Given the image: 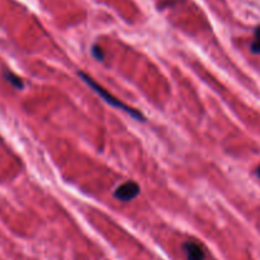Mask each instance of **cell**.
Returning <instances> with one entry per match:
<instances>
[{
	"mask_svg": "<svg viewBox=\"0 0 260 260\" xmlns=\"http://www.w3.org/2000/svg\"><path fill=\"white\" fill-rule=\"evenodd\" d=\"M78 76L81 77L82 81H83L84 83L87 84V86L91 87V88L93 89V91L96 92L97 94H99V96H101L102 99H104L105 101L107 102V104L111 105L112 107H116V109L122 110V111H125V112H126V114H129L130 116H133L134 119L139 120V121H144V116H143V115H142L141 111H138V110H137V109H133V107H129V106H127V105H125L124 102L120 101L119 99H116V97H115V96H112V94L110 93L109 91H106V89H105L104 87L100 86V84L97 83V82L94 81L93 78H92V77L87 76V74L83 73V72H79Z\"/></svg>",
	"mask_w": 260,
	"mask_h": 260,
	"instance_id": "cell-1",
	"label": "cell"
},
{
	"mask_svg": "<svg viewBox=\"0 0 260 260\" xmlns=\"http://www.w3.org/2000/svg\"><path fill=\"white\" fill-rule=\"evenodd\" d=\"M141 194V186L136 181H126L119 185L114 192V197L121 202H130Z\"/></svg>",
	"mask_w": 260,
	"mask_h": 260,
	"instance_id": "cell-2",
	"label": "cell"
},
{
	"mask_svg": "<svg viewBox=\"0 0 260 260\" xmlns=\"http://www.w3.org/2000/svg\"><path fill=\"white\" fill-rule=\"evenodd\" d=\"M187 260H206V250L199 242L186 241L182 246Z\"/></svg>",
	"mask_w": 260,
	"mask_h": 260,
	"instance_id": "cell-3",
	"label": "cell"
},
{
	"mask_svg": "<svg viewBox=\"0 0 260 260\" xmlns=\"http://www.w3.org/2000/svg\"><path fill=\"white\" fill-rule=\"evenodd\" d=\"M4 77H6L7 81H8L14 88L17 89L23 88V82H22V79L19 78V77H17L16 74L11 73V72H6V73H4Z\"/></svg>",
	"mask_w": 260,
	"mask_h": 260,
	"instance_id": "cell-4",
	"label": "cell"
},
{
	"mask_svg": "<svg viewBox=\"0 0 260 260\" xmlns=\"http://www.w3.org/2000/svg\"><path fill=\"white\" fill-rule=\"evenodd\" d=\"M250 50L252 54H260V27H257L254 32V40L250 45Z\"/></svg>",
	"mask_w": 260,
	"mask_h": 260,
	"instance_id": "cell-5",
	"label": "cell"
},
{
	"mask_svg": "<svg viewBox=\"0 0 260 260\" xmlns=\"http://www.w3.org/2000/svg\"><path fill=\"white\" fill-rule=\"evenodd\" d=\"M92 55H93L97 60H104V52H102V49L97 46V45H93V46H92Z\"/></svg>",
	"mask_w": 260,
	"mask_h": 260,
	"instance_id": "cell-6",
	"label": "cell"
},
{
	"mask_svg": "<svg viewBox=\"0 0 260 260\" xmlns=\"http://www.w3.org/2000/svg\"><path fill=\"white\" fill-rule=\"evenodd\" d=\"M255 172H256V176L259 177V179H260V167H257L256 171H255Z\"/></svg>",
	"mask_w": 260,
	"mask_h": 260,
	"instance_id": "cell-7",
	"label": "cell"
}]
</instances>
